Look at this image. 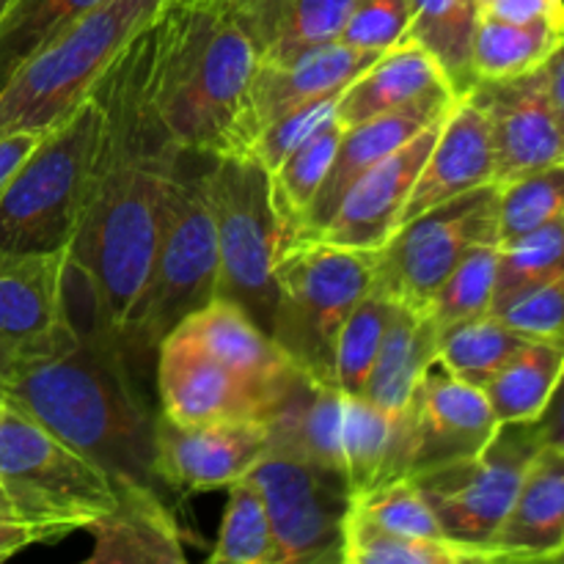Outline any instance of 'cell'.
<instances>
[{"label":"cell","mask_w":564,"mask_h":564,"mask_svg":"<svg viewBox=\"0 0 564 564\" xmlns=\"http://www.w3.org/2000/svg\"><path fill=\"white\" fill-rule=\"evenodd\" d=\"M149 64L152 25L88 91L99 105V138L80 220L66 248L69 275L86 286L91 317L119 341L149 275L165 193L182 158L152 105Z\"/></svg>","instance_id":"obj_1"},{"label":"cell","mask_w":564,"mask_h":564,"mask_svg":"<svg viewBox=\"0 0 564 564\" xmlns=\"http://www.w3.org/2000/svg\"><path fill=\"white\" fill-rule=\"evenodd\" d=\"M0 400L91 457L116 485L154 477V419L132 383L130 356L105 325H72L47 350L0 378Z\"/></svg>","instance_id":"obj_2"},{"label":"cell","mask_w":564,"mask_h":564,"mask_svg":"<svg viewBox=\"0 0 564 564\" xmlns=\"http://www.w3.org/2000/svg\"><path fill=\"white\" fill-rule=\"evenodd\" d=\"M259 55L224 0H171L152 22L149 94L182 154L237 149Z\"/></svg>","instance_id":"obj_3"},{"label":"cell","mask_w":564,"mask_h":564,"mask_svg":"<svg viewBox=\"0 0 564 564\" xmlns=\"http://www.w3.org/2000/svg\"><path fill=\"white\" fill-rule=\"evenodd\" d=\"M171 0H102L66 25L0 88V138L47 132L72 113L110 61L160 17Z\"/></svg>","instance_id":"obj_4"},{"label":"cell","mask_w":564,"mask_h":564,"mask_svg":"<svg viewBox=\"0 0 564 564\" xmlns=\"http://www.w3.org/2000/svg\"><path fill=\"white\" fill-rule=\"evenodd\" d=\"M270 336L297 372L336 386V341L375 284V251L301 240L275 259ZM339 389V386H336Z\"/></svg>","instance_id":"obj_5"},{"label":"cell","mask_w":564,"mask_h":564,"mask_svg":"<svg viewBox=\"0 0 564 564\" xmlns=\"http://www.w3.org/2000/svg\"><path fill=\"white\" fill-rule=\"evenodd\" d=\"M218 295V242L202 174L176 171L165 193L149 275L121 334L130 358L158 352L160 341Z\"/></svg>","instance_id":"obj_6"},{"label":"cell","mask_w":564,"mask_h":564,"mask_svg":"<svg viewBox=\"0 0 564 564\" xmlns=\"http://www.w3.org/2000/svg\"><path fill=\"white\" fill-rule=\"evenodd\" d=\"M97 138L99 105L91 94L42 132L0 198V253H58L69 248Z\"/></svg>","instance_id":"obj_7"},{"label":"cell","mask_w":564,"mask_h":564,"mask_svg":"<svg viewBox=\"0 0 564 564\" xmlns=\"http://www.w3.org/2000/svg\"><path fill=\"white\" fill-rule=\"evenodd\" d=\"M0 488L17 518L64 534L88 529L116 505V482L20 408H0Z\"/></svg>","instance_id":"obj_8"},{"label":"cell","mask_w":564,"mask_h":564,"mask_svg":"<svg viewBox=\"0 0 564 564\" xmlns=\"http://www.w3.org/2000/svg\"><path fill=\"white\" fill-rule=\"evenodd\" d=\"M202 174L218 242V295L237 303L270 334L275 308V259L281 229L270 202V174L248 152L209 158Z\"/></svg>","instance_id":"obj_9"},{"label":"cell","mask_w":564,"mask_h":564,"mask_svg":"<svg viewBox=\"0 0 564 564\" xmlns=\"http://www.w3.org/2000/svg\"><path fill=\"white\" fill-rule=\"evenodd\" d=\"M540 446L538 422H507L499 424L494 441L479 455L408 479L438 518L446 538L490 551L499 562L494 540Z\"/></svg>","instance_id":"obj_10"},{"label":"cell","mask_w":564,"mask_h":564,"mask_svg":"<svg viewBox=\"0 0 564 564\" xmlns=\"http://www.w3.org/2000/svg\"><path fill=\"white\" fill-rule=\"evenodd\" d=\"M499 242V185L468 191L397 226L375 251V286L394 303L427 312L471 248Z\"/></svg>","instance_id":"obj_11"},{"label":"cell","mask_w":564,"mask_h":564,"mask_svg":"<svg viewBox=\"0 0 564 564\" xmlns=\"http://www.w3.org/2000/svg\"><path fill=\"white\" fill-rule=\"evenodd\" d=\"M248 477L268 505L279 564H341V532L352 510L345 471L295 457L262 455Z\"/></svg>","instance_id":"obj_12"},{"label":"cell","mask_w":564,"mask_h":564,"mask_svg":"<svg viewBox=\"0 0 564 564\" xmlns=\"http://www.w3.org/2000/svg\"><path fill=\"white\" fill-rule=\"evenodd\" d=\"M408 477L479 455L499 430L488 397L441 361L419 380L408 405Z\"/></svg>","instance_id":"obj_13"},{"label":"cell","mask_w":564,"mask_h":564,"mask_svg":"<svg viewBox=\"0 0 564 564\" xmlns=\"http://www.w3.org/2000/svg\"><path fill=\"white\" fill-rule=\"evenodd\" d=\"M72 325L66 251L0 253V378Z\"/></svg>","instance_id":"obj_14"},{"label":"cell","mask_w":564,"mask_h":564,"mask_svg":"<svg viewBox=\"0 0 564 564\" xmlns=\"http://www.w3.org/2000/svg\"><path fill=\"white\" fill-rule=\"evenodd\" d=\"M268 449L264 422L176 424L154 419V477L176 494H204L229 488L246 477Z\"/></svg>","instance_id":"obj_15"},{"label":"cell","mask_w":564,"mask_h":564,"mask_svg":"<svg viewBox=\"0 0 564 564\" xmlns=\"http://www.w3.org/2000/svg\"><path fill=\"white\" fill-rule=\"evenodd\" d=\"M160 413L176 424L262 422L270 397L209 356L185 330H171L158 347Z\"/></svg>","instance_id":"obj_16"},{"label":"cell","mask_w":564,"mask_h":564,"mask_svg":"<svg viewBox=\"0 0 564 564\" xmlns=\"http://www.w3.org/2000/svg\"><path fill=\"white\" fill-rule=\"evenodd\" d=\"M466 97L488 119L496 185L564 160V135L551 108L543 66L507 80H477Z\"/></svg>","instance_id":"obj_17"},{"label":"cell","mask_w":564,"mask_h":564,"mask_svg":"<svg viewBox=\"0 0 564 564\" xmlns=\"http://www.w3.org/2000/svg\"><path fill=\"white\" fill-rule=\"evenodd\" d=\"M441 121L430 124L427 130L413 135L372 169L364 171L339 198L330 218L308 240L356 248V251L383 248L400 224L402 204H405L435 138H438Z\"/></svg>","instance_id":"obj_18"},{"label":"cell","mask_w":564,"mask_h":564,"mask_svg":"<svg viewBox=\"0 0 564 564\" xmlns=\"http://www.w3.org/2000/svg\"><path fill=\"white\" fill-rule=\"evenodd\" d=\"M378 55L383 53H367V50H356L345 42H330L317 50H308L286 64L259 61L246 110H242L240 130H237L235 152H246L253 138L264 127L279 121L281 116L345 91Z\"/></svg>","instance_id":"obj_19"},{"label":"cell","mask_w":564,"mask_h":564,"mask_svg":"<svg viewBox=\"0 0 564 564\" xmlns=\"http://www.w3.org/2000/svg\"><path fill=\"white\" fill-rule=\"evenodd\" d=\"M485 185H496V158L488 119L471 99L457 97L441 121L438 138L402 204L397 226Z\"/></svg>","instance_id":"obj_20"},{"label":"cell","mask_w":564,"mask_h":564,"mask_svg":"<svg viewBox=\"0 0 564 564\" xmlns=\"http://www.w3.org/2000/svg\"><path fill=\"white\" fill-rule=\"evenodd\" d=\"M438 99H457L433 55L405 39L372 61L336 99L341 127H356L375 116L416 108Z\"/></svg>","instance_id":"obj_21"},{"label":"cell","mask_w":564,"mask_h":564,"mask_svg":"<svg viewBox=\"0 0 564 564\" xmlns=\"http://www.w3.org/2000/svg\"><path fill=\"white\" fill-rule=\"evenodd\" d=\"M499 562H556L564 551V449L543 444L494 540Z\"/></svg>","instance_id":"obj_22"},{"label":"cell","mask_w":564,"mask_h":564,"mask_svg":"<svg viewBox=\"0 0 564 564\" xmlns=\"http://www.w3.org/2000/svg\"><path fill=\"white\" fill-rule=\"evenodd\" d=\"M341 394L336 386H323L303 372H292L275 394L262 422L268 430L264 455L295 457L341 468Z\"/></svg>","instance_id":"obj_23"},{"label":"cell","mask_w":564,"mask_h":564,"mask_svg":"<svg viewBox=\"0 0 564 564\" xmlns=\"http://www.w3.org/2000/svg\"><path fill=\"white\" fill-rule=\"evenodd\" d=\"M94 538L88 564H182L180 527L158 488L121 482L108 516L86 529Z\"/></svg>","instance_id":"obj_24"},{"label":"cell","mask_w":564,"mask_h":564,"mask_svg":"<svg viewBox=\"0 0 564 564\" xmlns=\"http://www.w3.org/2000/svg\"><path fill=\"white\" fill-rule=\"evenodd\" d=\"M452 105H455V99H438V102H424L416 105V108L375 116V119L364 121V124L345 127L334 163H330L328 174H325L323 185H319L317 198H314L312 209H308L306 224H303L297 242L308 240V237L330 218V213L336 209L339 198L345 196L347 187H350L364 171L372 169V165L380 163L386 154L400 149L402 143H408L413 135L427 130L430 124L444 119V116L449 113Z\"/></svg>","instance_id":"obj_25"},{"label":"cell","mask_w":564,"mask_h":564,"mask_svg":"<svg viewBox=\"0 0 564 564\" xmlns=\"http://www.w3.org/2000/svg\"><path fill=\"white\" fill-rule=\"evenodd\" d=\"M264 64L339 42L356 0H224Z\"/></svg>","instance_id":"obj_26"},{"label":"cell","mask_w":564,"mask_h":564,"mask_svg":"<svg viewBox=\"0 0 564 564\" xmlns=\"http://www.w3.org/2000/svg\"><path fill=\"white\" fill-rule=\"evenodd\" d=\"M180 330L196 339L209 356L218 358L231 372L262 389L270 397V402L275 400V394L284 389L290 375L295 372V367L281 352L273 336L259 328L237 303L215 297L196 314H191L180 325Z\"/></svg>","instance_id":"obj_27"},{"label":"cell","mask_w":564,"mask_h":564,"mask_svg":"<svg viewBox=\"0 0 564 564\" xmlns=\"http://www.w3.org/2000/svg\"><path fill=\"white\" fill-rule=\"evenodd\" d=\"M341 468L352 501L408 479V413H389L367 397L341 400Z\"/></svg>","instance_id":"obj_28"},{"label":"cell","mask_w":564,"mask_h":564,"mask_svg":"<svg viewBox=\"0 0 564 564\" xmlns=\"http://www.w3.org/2000/svg\"><path fill=\"white\" fill-rule=\"evenodd\" d=\"M441 325L430 312L397 303L364 397L389 413H405L419 380L438 361Z\"/></svg>","instance_id":"obj_29"},{"label":"cell","mask_w":564,"mask_h":564,"mask_svg":"<svg viewBox=\"0 0 564 564\" xmlns=\"http://www.w3.org/2000/svg\"><path fill=\"white\" fill-rule=\"evenodd\" d=\"M341 132L345 127L339 124V119L328 121L312 138H306L279 169L270 171V202L279 218L281 253L295 246L301 237L308 209L336 158Z\"/></svg>","instance_id":"obj_30"},{"label":"cell","mask_w":564,"mask_h":564,"mask_svg":"<svg viewBox=\"0 0 564 564\" xmlns=\"http://www.w3.org/2000/svg\"><path fill=\"white\" fill-rule=\"evenodd\" d=\"M564 367V345L554 339H532L485 386L499 424L538 422L554 394Z\"/></svg>","instance_id":"obj_31"},{"label":"cell","mask_w":564,"mask_h":564,"mask_svg":"<svg viewBox=\"0 0 564 564\" xmlns=\"http://www.w3.org/2000/svg\"><path fill=\"white\" fill-rule=\"evenodd\" d=\"M496 562L485 549L457 540L411 538L391 532L352 507L341 532V564H488Z\"/></svg>","instance_id":"obj_32"},{"label":"cell","mask_w":564,"mask_h":564,"mask_svg":"<svg viewBox=\"0 0 564 564\" xmlns=\"http://www.w3.org/2000/svg\"><path fill=\"white\" fill-rule=\"evenodd\" d=\"M479 0H411L408 39L427 50L457 97L471 91V44L479 22Z\"/></svg>","instance_id":"obj_33"},{"label":"cell","mask_w":564,"mask_h":564,"mask_svg":"<svg viewBox=\"0 0 564 564\" xmlns=\"http://www.w3.org/2000/svg\"><path fill=\"white\" fill-rule=\"evenodd\" d=\"M562 39L564 31L551 22L518 25V22L479 14L471 44L474 80H507V77L529 75L545 66Z\"/></svg>","instance_id":"obj_34"},{"label":"cell","mask_w":564,"mask_h":564,"mask_svg":"<svg viewBox=\"0 0 564 564\" xmlns=\"http://www.w3.org/2000/svg\"><path fill=\"white\" fill-rule=\"evenodd\" d=\"M527 341H532V336L521 334L499 314L488 312L441 330L438 361L463 383L485 389Z\"/></svg>","instance_id":"obj_35"},{"label":"cell","mask_w":564,"mask_h":564,"mask_svg":"<svg viewBox=\"0 0 564 564\" xmlns=\"http://www.w3.org/2000/svg\"><path fill=\"white\" fill-rule=\"evenodd\" d=\"M102 0H11L0 14V88L66 25Z\"/></svg>","instance_id":"obj_36"},{"label":"cell","mask_w":564,"mask_h":564,"mask_svg":"<svg viewBox=\"0 0 564 564\" xmlns=\"http://www.w3.org/2000/svg\"><path fill=\"white\" fill-rule=\"evenodd\" d=\"M209 562L279 564L268 505H264L262 490L257 488V482L248 474L229 485V501H226L218 543L209 554Z\"/></svg>","instance_id":"obj_37"},{"label":"cell","mask_w":564,"mask_h":564,"mask_svg":"<svg viewBox=\"0 0 564 564\" xmlns=\"http://www.w3.org/2000/svg\"><path fill=\"white\" fill-rule=\"evenodd\" d=\"M394 312L397 303L372 284V290L356 303L350 317L345 319L339 341H336V386L341 394H364Z\"/></svg>","instance_id":"obj_38"},{"label":"cell","mask_w":564,"mask_h":564,"mask_svg":"<svg viewBox=\"0 0 564 564\" xmlns=\"http://www.w3.org/2000/svg\"><path fill=\"white\" fill-rule=\"evenodd\" d=\"M564 268V215L501 246L494 290V314L556 275Z\"/></svg>","instance_id":"obj_39"},{"label":"cell","mask_w":564,"mask_h":564,"mask_svg":"<svg viewBox=\"0 0 564 564\" xmlns=\"http://www.w3.org/2000/svg\"><path fill=\"white\" fill-rule=\"evenodd\" d=\"M564 215V160L499 185V242L518 240Z\"/></svg>","instance_id":"obj_40"},{"label":"cell","mask_w":564,"mask_h":564,"mask_svg":"<svg viewBox=\"0 0 564 564\" xmlns=\"http://www.w3.org/2000/svg\"><path fill=\"white\" fill-rule=\"evenodd\" d=\"M499 259L501 242H482V246L471 248L460 259V264L452 270L449 279L441 284V290L435 292L427 306V312L433 314L441 330L455 323H463V319H474L479 314L494 312Z\"/></svg>","instance_id":"obj_41"},{"label":"cell","mask_w":564,"mask_h":564,"mask_svg":"<svg viewBox=\"0 0 564 564\" xmlns=\"http://www.w3.org/2000/svg\"><path fill=\"white\" fill-rule=\"evenodd\" d=\"M352 507L372 518L375 523H380V527L391 529V532L427 540L446 538L441 532L438 518L433 516L430 505L422 499V494H419L411 479H394L389 485H380V488L358 496Z\"/></svg>","instance_id":"obj_42"},{"label":"cell","mask_w":564,"mask_h":564,"mask_svg":"<svg viewBox=\"0 0 564 564\" xmlns=\"http://www.w3.org/2000/svg\"><path fill=\"white\" fill-rule=\"evenodd\" d=\"M336 97L317 99V102H308L303 108L292 110V113L281 116L279 121H273L270 127H264L257 138H253L251 147L246 149L253 160L270 171L279 169L297 147H301L306 138H312L319 127H325L328 121L336 119Z\"/></svg>","instance_id":"obj_43"},{"label":"cell","mask_w":564,"mask_h":564,"mask_svg":"<svg viewBox=\"0 0 564 564\" xmlns=\"http://www.w3.org/2000/svg\"><path fill=\"white\" fill-rule=\"evenodd\" d=\"M411 0H356L339 42L367 53H386L408 39Z\"/></svg>","instance_id":"obj_44"},{"label":"cell","mask_w":564,"mask_h":564,"mask_svg":"<svg viewBox=\"0 0 564 564\" xmlns=\"http://www.w3.org/2000/svg\"><path fill=\"white\" fill-rule=\"evenodd\" d=\"M499 317L532 339H554L564 345V268L538 290L501 308Z\"/></svg>","instance_id":"obj_45"},{"label":"cell","mask_w":564,"mask_h":564,"mask_svg":"<svg viewBox=\"0 0 564 564\" xmlns=\"http://www.w3.org/2000/svg\"><path fill=\"white\" fill-rule=\"evenodd\" d=\"M479 11L488 17L505 22H518V25H529V22H551L560 31H564V17L551 9L549 0H485Z\"/></svg>","instance_id":"obj_46"},{"label":"cell","mask_w":564,"mask_h":564,"mask_svg":"<svg viewBox=\"0 0 564 564\" xmlns=\"http://www.w3.org/2000/svg\"><path fill=\"white\" fill-rule=\"evenodd\" d=\"M55 538H61V534L55 529L42 527V523H31L17 516H0V562L11 560L14 554L36 543H50Z\"/></svg>","instance_id":"obj_47"},{"label":"cell","mask_w":564,"mask_h":564,"mask_svg":"<svg viewBox=\"0 0 564 564\" xmlns=\"http://www.w3.org/2000/svg\"><path fill=\"white\" fill-rule=\"evenodd\" d=\"M39 132H11V135L0 138V198H3L6 187H9L11 176L17 174L31 149L39 143Z\"/></svg>","instance_id":"obj_48"},{"label":"cell","mask_w":564,"mask_h":564,"mask_svg":"<svg viewBox=\"0 0 564 564\" xmlns=\"http://www.w3.org/2000/svg\"><path fill=\"white\" fill-rule=\"evenodd\" d=\"M538 430L543 444L560 446L564 449V367L560 375V383H556L554 394H551L549 405H545L543 416L538 419Z\"/></svg>","instance_id":"obj_49"},{"label":"cell","mask_w":564,"mask_h":564,"mask_svg":"<svg viewBox=\"0 0 564 564\" xmlns=\"http://www.w3.org/2000/svg\"><path fill=\"white\" fill-rule=\"evenodd\" d=\"M543 69H545V86H549L551 108H554L556 124H560L564 135V39L560 47H556V53L545 61Z\"/></svg>","instance_id":"obj_50"},{"label":"cell","mask_w":564,"mask_h":564,"mask_svg":"<svg viewBox=\"0 0 564 564\" xmlns=\"http://www.w3.org/2000/svg\"><path fill=\"white\" fill-rule=\"evenodd\" d=\"M0 516H14V510H11V505H9V499H6L3 488H0Z\"/></svg>","instance_id":"obj_51"},{"label":"cell","mask_w":564,"mask_h":564,"mask_svg":"<svg viewBox=\"0 0 564 564\" xmlns=\"http://www.w3.org/2000/svg\"><path fill=\"white\" fill-rule=\"evenodd\" d=\"M549 3H551V9L556 11V14L564 17V0H549Z\"/></svg>","instance_id":"obj_52"},{"label":"cell","mask_w":564,"mask_h":564,"mask_svg":"<svg viewBox=\"0 0 564 564\" xmlns=\"http://www.w3.org/2000/svg\"><path fill=\"white\" fill-rule=\"evenodd\" d=\"M9 3H11V0H0V14H3L6 6H9Z\"/></svg>","instance_id":"obj_53"},{"label":"cell","mask_w":564,"mask_h":564,"mask_svg":"<svg viewBox=\"0 0 564 564\" xmlns=\"http://www.w3.org/2000/svg\"><path fill=\"white\" fill-rule=\"evenodd\" d=\"M0 408H3V400H0Z\"/></svg>","instance_id":"obj_54"},{"label":"cell","mask_w":564,"mask_h":564,"mask_svg":"<svg viewBox=\"0 0 564 564\" xmlns=\"http://www.w3.org/2000/svg\"><path fill=\"white\" fill-rule=\"evenodd\" d=\"M485 3V0H479V6H482Z\"/></svg>","instance_id":"obj_55"}]
</instances>
